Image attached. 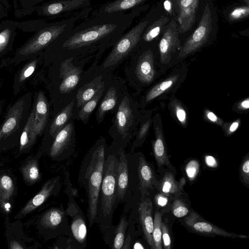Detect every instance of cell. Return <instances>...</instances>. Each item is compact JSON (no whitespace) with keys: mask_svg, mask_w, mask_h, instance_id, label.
Returning <instances> with one entry per match:
<instances>
[{"mask_svg":"<svg viewBox=\"0 0 249 249\" xmlns=\"http://www.w3.org/2000/svg\"><path fill=\"white\" fill-rule=\"evenodd\" d=\"M4 105V100H0V114L2 111V109Z\"/></svg>","mask_w":249,"mask_h":249,"instance_id":"obj_58","label":"cell"},{"mask_svg":"<svg viewBox=\"0 0 249 249\" xmlns=\"http://www.w3.org/2000/svg\"><path fill=\"white\" fill-rule=\"evenodd\" d=\"M199 169L198 162L194 160L190 161L186 167V172L189 178L194 179L196 176Z\"/></svg>","mask_w":249,"mask_h":249,"instance_id":"obj_46","label":"cell"},{"mask_svg":"<svg viewBox=\"0 0 249 249\" xmlns=\"http://www.w3.org/2000/svg\"><path fill=\"white\" fill-rule=\"evenodd\" d=\"M45 0H13L15 16L21 18L33 14L36 7Z\"/></svg>","mask_w":249,"mask_h":249,"instance_id":"obj_29","label":"cell"},{"mask_svg":"<svg viewBox=\"0 0 249 249\" xmlns=\"http://www.w3.org/2000/svg\"><path fill=\"white\" fill-rule=\"evenodd\" d=\"M173 111L178 120L182 125H185L187 122V113L181 104L178 100H175L171 103Z\"/></svg>","mask_w":249,"mask_h":249,"instance_id":"obj_42","label":"cell"},{"mask_svg":"<svg viewBox=\"0 0 249 249\" xmlns=\"http://www.w3.org/2000/svg\"><path fill=\"white\" fill-rule=\"evenodd\" d=\"M14 23L17 29L27 33L36 32L46 24L45 20L43 19L23 21H14Z\"/></svg>","mask_w":249,"mask_h":249,"instance_id":"obj_40","label":"cell"},{"mask_svg":"<svg viewBox=\"0 0 249 249\" xmlns=\"http://www.w3.org/2000/svg\"><path fill=\"white\" fill-rule=\"evenodd\" d=\"M32 95L26 93L12 104L7 110L0 126V142L10 138L20 136L29 117Z\"/></svg>","mask_w":249,"mask_h":249,"instance_id":"obj_4","label":"cell"},{"mask_svg":"<svg viewBox=\"0 0 249 249\" xmlns=\"http://www.w3.org/2000/svg\"><path fill=\"white\" fill-rule=\"evenodd\" d=\"M21 172L24 180L30 184H34L40 178L38 162L35 160H29L21 167Z\"/></svg>","mask_w":249,"mask_h":249,"instance_id":"obj_35","label":"cell"},{"mask_svg":"<svg viewBox=\"0 0 249 249\" xmlns=\"http://www.w3.org/2000/svg\"><path fill=\"white\" fill-rule=\"evenodd\" d=\"M174 1L178 13V32L183 33L189 31L196 20L199 0H174Z\"/></svg>","mask_w":249,"mask_h":249,"instance_id":"obj_12","label":"cell"},{"mask_svg":"<svg viewBox=\"0 0 249 249\" xmlns=\"http://www.w3.org/2000/svg\"><path fill=\"white\" fill-rule=\"evenodd\" d=\"M71 194L72 196H78V193L76 189L72 188H71Z\"/></svg>","mask_w":249,"mask_h":249,"instance_id":"obj_57","label":"cell"},{"mask_svg":"<svg viewBox=\"0 0 249 249\" xmlns=\"http://www.w3.org/2000/svg\"><path fill=\"white\" fill-rule=\"evenodd\" d=\"M147 0H115L108 3L105 12L112 13L131 8Z\"/></svg>","mask_w":249,"mask_h":249,"instance_id":"obj_36","label":"cell"},{"mask_svg":"<svg viewBox=\"0 0 249 249\" xmlns=\"http://www.w3.org/2000/svg\"><path fill=\"white\" fill-rule=\"evenodd\" d=\"M15 187L13 180L8 176H0V205L7 204L13 197Z\"/></svg>","mask_w":249,"mask_h":249,"instance_id":"obj_30","label":"cell"},{"mask_svg":"<svg viewBox=\"0 0 249 249\" xmlns=\"http://www.w3.org/2000/svg\"><path fill=\"white\" fill-rule=\"evenodd\" d=\"M204 114L205 118L208 121L215 124L221 126L223 125V121L221 118L217 116L212 111L206 109L204 110Z\"/></svg>","mask_w":249,"mask_h":249,"instance_id":"obj_48","label":"cell"},{"mask_svg":"<svg viewBox=\"0 0 249 249\" xmlns=\"http://www.w3.org/2000/svg\"><path fill=\"white\" fill-rule=\"evenodd\" d=\"M65 27L45 24L17 50L12 58L5 60L6 64L17 65L37 55L63 32Z\"/></svg>","mask_w":249,"mask_h":249,"instance_id":"obj_3","label":"cell"},{"mask_svg":"<svg viewBox=\"0 0 249 249\" xmlns=\"http://www.w3.org/2000/svg\"><path fill=\"white\" fill-rule=\"evenodd\" d=\"M157 204L160 206H164L168 202V199L163 195H158L155 197Z\"/></svg>","mask_w":249,"mask_h":249,"instance_id":"obj_52","label":"cell"},{"mask_svg":"<svg viewBox=\"0 0 249 249\" xmlns=\"http://www.w3.org/2000/svg\"><path fill=\"white\" fill-rule=\"evenodd\" d=\"M138 174L139 189L143 197L147 195L148 189H152L155 184V178L150 166L142 156L140 157L139 159Z\"/></svg>","mask_w":249,"mask_h":249,"instance_id":"obj_23","label":"cell"},{"mask_svg":"<svg viewBox=\"0 0 249 249\" xmlns=\"http://www.w3.org/2000/svg\"><path fill=\"white\" fill-rule=\"evenodd\" d=\"M147 23L148 20L139 22L120 38L103 62V68L115 65L126 56L139 41Z\"/></svg>","mask_w":249,"mask_h":249,"instance_id":"obj_5","label":"cell"},{"mask_svg":"<svg viewBox=\"0 0 249 249\" xmlns=\"http://www.w3.org/2000/svg\"><path fill=\"white\" fill-rule=\"evenodd\" d=\"M105 159L103 142L91 148L83 158L78 183L85 188L87 196V217L89 227L97 223V205Z\"/></svg>","mask_w":249,"mask_h":249,"instance_id":"obj_1","label":"cell"},{"mask_svg":"<svg viewBox=\"0 0 249 249\" xmlns=\"http://www.w3.org/2000/svg\"><path fill=\"white\" fill-rule=\"evenodd\" d=\"M183 184L177 182L173 175L166 172L160 181V190L165 195H175L181 191Z\"/></svg>","mask_w":249,"mask_h":249,"instance_id":"obj_31","label":"cell"},{"mask_svg":"<svg viewBox=\"0 0 249 249\" xmlns=\"http://www.w3.org/2000/svg\"><path fill=\"white\" fill-rule=\"evenodd\" d=\"M40 53L28 60L27 63L15 75L13 86L14 95H16L19 92L21 87L23 85L26 80L35 71L39 62L40 58L39 55Z\"/></svg>","mask_w":249,"mask_h":249,"instance_id":"obj_26","label":"cell"},{"mask_svg":"<svg viewBox=\"0 0 249 249\" xmlns=\"http://www.w3.org/2000/svg\"><path fill=\"white\" fill-rule=\"evenodd\" d=\"M178 75H174L153 87L147 93L145 100H152L170 89L178 80Z\"/></svg>","mask_w":249,"mask_h":249,"instance_id":"obj_33","label":"cell"},{"mask_svg":"<svg viewBox=\"0 0 249 249\" xmlns=\"http://www.w3.org/2000/svg\"><path fill=\"white\" fill-rule=\"evenodd\" d=\"M73 131V125L71 123L67 124L55 136L50 148L49 155L56 160L65 159L64 152L71 140Z\"/></svg>","mask_w":249,"mask_h":249,"instance_id":"obj_18","label":"cell"},{"mask_svg":"<svg viewBox=\"0 0 249 249\" xmlns=\"http://www.w3.org/2000/svg\"><path fill=\"white\" fill-rule=\"evenodd\" d=\"M60 184L59 177H53L48 180L43 184L40 191L26 203L16 217L21 218L35 210L51 196L59 191Z\"/></svg>","mask_w":249,"mask_h":249,"instance_id":"obj_9","label":"cell"},{"mask_svg":"<svg viewBox=\"0 0 249 249\" xmlns=\"http://www.w3.org/2000/svg\"><path fill=\"white\" fill-rule=\"evenodd\" d=\"M69 206L67 213L72 217L70 227L71 236V241L72 244L76 246V248H85L87 244V227L84 215L80 209L75 203L72 197L70 194Z\"/></svg>","mask_w":249,"mask_h":249,"instance_id":"obj_8","label":"cell"},{"mask_svg":"<svg viewBox=\"0 0 249 249\" xmlns=\"http://www.w3.org/2000/svg\"><path fill=\"white\" fill-rule=\"evenodd\" d=\"M33 103L34 131L37 137L46 126L49 115V104L44 93L41 91L37 93Z\"/></svg>","mask_w":249,"mask_h":249,"instance_id":"obj_17","label":"cell"},{"mask_svg":"<svg viewBox=\"0 0 249 249\" xmlns=\"http://www.w3.org/2000/svg\"><path fill=\"white\" fill-rule=\"evenodd\" d=\"M104 91V87H103L90 100L83 106L78 114L79 118L81 120L85 121L89 119L100 99Z\"/></svg>","mask_w":249,"mask_h":249,"instance_id":"obj_38","label":"cell"},{"mask_svg":"<svg viewBox=\"0 0 249 249\" xmlns=\"http://www.w3.org/2000/svg\"><path fill=\"white\" fill-rule=\"evenodd\" d=\"M72 58H68L61 62L59 69L62 81L59 86L61 93L71 92L77 85L82 72L79 67L72 64Z\"/></svg>","mask_w":249,"mask_h":249,"instance_id":"obj_15","label":"cell"},{"mask_svg":"<svg viewBox=\"0 0 249 249\" xmlns=\"http://www.w3.org/2000/svg\"><path fill=\"white\" fill-rule=\"evenodd\" d=\"M67 212L62 207L53 208L45 212L40 219V224L45 229L62 230L66 234L70 233Z\"/></svg>","mask_w":249,"mask_h":249,"instance_id":"obj_16","label":"cell"},{"mask_svg":"<svg viewBox=\"0 0 249 249\" xmlns=\"http://www.w3.org/2000/svg\"><path fill=\"white\" fill-rule=\"evenodd\" d=\"M164 9L169 13L172 12L173 3L172 0H165L163 3Z\"/></svg>","mask_w":249,"mask_h":249,"instance_id":"obj_54","label":"cell"},{"mask_svg":"<svg viewBox=\"0 0 249 249\" xmlns=\"http://www.w3.org/2000/svg\"><path fill=\"white\" fill-rule=\"evenodd\" d=\"M10 4L8 0H0V19L8 16Z\"/></svg>","mask_w":249,"mask_h":249,"instance_id":"obj_50","label":"cell"},{"mask_svg":"<svg viewBox=\"0 0 249 249\" xmlns=\"http://www.w3.org/2000/svg\"><path fill=\"white\" fill-rule=\"evenodd\" d=\"M135 72L137 78L143 83L149 84L153 80L155 71L153 55L151 51L144 52L140 57Z\"/></svg>","mask_w":249,"mask_h":249,"instance_id":"obj_21","label":"cell"},{"mask_svg":"<svg viewBox=\"0 0 249 249\" xmlns=\"http://www.w3.org/2000/svg\"><path fill=\"white\" fill-rule=\"evenodd\" d=\"M34 110L33 107L31 109L28 119L20 136V151L31 146L36 140L37 137L34 131Z\"/></svg>","mask_w":249,"mask_h":249,"instance_id":"obj_27","label":"cell"},{"mask_svg":"<svg viewBox=\"0 0 249 249\" xmlns=\"http://www.w3.org/2000/svg\"><path fill=\"white\" fill-rule=\"evenodd\" d=\"M212 28V12L210 5L207 4L197 28L185 41L179 56L184 57L199 49L207 41Z\"/></svg>","mask_w":249,"mask_h":249,"instance_id":"obj_6","label":"cell"},{"mask_svg":"<svg viewBox=\"0 0 249 249\" xmlns=\"http://www.w3.org/2000/svg\"><path fill=\"white\" fill-rule=\"evenodd\" d=\"M240 124V120L237 119L231 123H227L223 124L224 129L226 131V133L228 135L232 134L238 128Z\"/></svg>","mask_w":249,"mask_h":249,"instance_id":"obj_49","label":"cell"},{"mask_svg":"<svg viewBox=\"0 0 249 249\" xmlns=\"http://www.w3.org/2000/svg\"><path fill=\"white\" fill-rule=\"evenodd\" d=\"M116 195L117 204L122 202L128 187V163L124 152L121 151L115 161Z\"/></svg>","mask_w":249,"mask_h":249,"instance_id":"obj_14","label":"cell"},{"mask_svg":"<svg viewBox=\"0 0 249 249\" xmlns=\"http://www.w3.org/2000/svg\"><path fill=\"white\" fill-rule=\"evenodd\" d=\"M9 248L11 249H23L24 247L18 242L12 241L10 243Z\"/></svg>","mask_w":249,"mask_h":249,"instance_id":"obj_55","label":"cell"},{"mask_svg":"<svg viewBox=\"0 0 249 249\" xmlns=\"http://www.w3.org/2000/svg\"><path fill=\"white\" fill-rule=\"evenodd\" d=\"M88 0H57L37 6L34 13L37 15L51 17L73 10L83 5Z\"/></svg>","mask_w":249,"mask_h":249,"instance_id":"obj_13","label":"cell"},{"mask_svg":"<svg viewBox=\"0 0 249 249\" xmlns=\"http://www.w3.org/2000/svg\"><path fill=\"white\" fill-rule=\"evenodd\" d=\"M1 82L0 81V89L1 88Z\"/></svg>","mask_w":249,"mask_h":249,"instance_id":"obj_59","label":"cell"},{"mask_svg":"<svg viewBox=\"0 0 249 249\" xmlns=\"http://www.w3.org/2000/svg\"><path fill=\"white\" fill-rule=\"evenodd\" d=\"M206 164L209 167L214 168L217 166V162L215 159L210 155L206 156L205 157Z\"/></svg>","mask_w":249,"mask_h":249,"instance_id":"obj_51","label":"cell"},{"mask_svg":"<svg viewBox=\"0 0 249 249\" xmlns=\"http://www.w3.org/2000/svg\"><path fill=\"white\" fill-rule=\"evenodd\" d=\"M168 21L169 18L164 17L154 21L146 29L142 36L143 39L146 42L153 40L160 33Z\"/></svg>","mask_w":249,"mask_h":249,"instance_id":"obj_37","label":"cell"},{"mask_svg":"<svg viewBox=\"0 0 249 249\" xmlns=\"http://www.w3.org/2000/svg\"><path fill=\"white\" fill-rule=\"evenodd\" d=\"M150 121L146 122L141 127L138 133L137 139L134 143L133 148H136L140 144V142L142 141L147 135L150 126Z\"/></svg>","mask_w":249,"mask_h":249,"instance_id":"obj_44","label":"cell"},{"mask_svg":"<svg viewBox=\"0 0 249 249\" xmlns=\"http://www.w3.org/2000/svg\"><path fill=\"white\" fill-rule=\"evenodd\" d=\"M155 140L153 143V153L158 167L171 166L169 160L164 136L161 129L159 126H155Z\"/></svg>","mask_w":249,"mask_h":249,"instance_id":"obj_24","label":"cell"},{"mask_svg":"<svg viewBox=\"0 0 249 249\" xmlns=\"http://www.w3.org/2000/svg\"><path fill=\"white\" fill-rule=\"evenodd\" d=\"M73 105V101L71 102L55 117L50 126L49 130L50 134L53 138L67 124V123L72 115Z\"/></svg>","mask_w":249,"mask_h":249,"instance_id":"obj_28","label":"cell"},{"mask_svg":"<svg viewBox=\"0 0 249 249\" xmlns=\"http://www.w3.org/2000/svg\"><path fill=\"white\" fill-rule=\"evenodd\" d=\"M178 26L174 19L172 20L164 31L159 42L160 59L162 63H167L179 45Z\"/></svg>","mask_w":249,"mask_h":249,"instance_id":"obj_10","label":"cell"},{"mask_svg":"<svg viewBox=\"0 0 249 249\" xmlns=\"http://www.w3.org/2000/svg\"><path fill=\"white\" fill-rule=\"evenodd\" d=\"M127 227L128 221L126 215L123 214L120 219L118 226L115 229L112 249H121L122 248Z\"/></svg>","mask_w":249,"mask_h":249,"instance_id":"obj_34","label":"cell"},{"mask_svg":"<svg viewBox=\"0 0 249 249\" xmlns=\"http://www.w3.org/2000/svg\"><path fill=\"white\" fill-rule=\"evenodd\" d=\"M166 225L161 223V239L165 249L171 248V240Z\"/></svg>","mask_w":249,"mask_h":249,"instance_id":"obj_47","label":"cell"},{"mask_svg":"<svg viewBox=\"0 0 249 249\" xmlns=\"http://www.w3.org/2000/svg\"><path fill=\"white\" fill-rule=\"evenodd\" d=\"M184 222L193 230L202 234H213L231 238H249L243 235L229 232L204 219L195 212H192L184 219Z\"/></svg>","mask_w":249,"mask_h":249,"instance_id":"obj_11","label":"cell"},{"mask_svg":"<svg viewBox=\"0 0 249 249\" xmlns=\"http://www.w3.org/2000/svg\"><path fill=\"white\" fill-rule=\"evenodd\" d=\"M240 175L244 182L248 185L249 183V159L248 156L244 160L241 164Z\"/></svg>","mask_w":249,"mask_h":249,"instance_id":"obj_45","label":"cell"},{"mask_svg":"<svg viewBox=\"0 0 249 249\" xmlns=\"http://www.w3.org/2000/svg\"><path fill=\"white\" fill-rule=\"evenodd\" d=\"M117 100L116 89L114 87H110L108 89L97 110V115L99 120L103 118L107 111L112 109L115 106Z\"/></svg>","mask_w":249,"mask_h":249,"instance_id":"obj_32","label":"cell"},{"mask_svg":"<svg viewBox=\"0 0 249 249\" xmlns=\"http://www.w3.org/2000/svg\"><path fill=\"white\" fill-rule=\"evenodd\" d=\"M140 223L146 241L152 249H154L152 237L154 221L152 217V203L147 199L141 202L139 207Z\"/></svg>","mask_w":249,"mask_h":249,"instance_id":"obj_19","label":"cell"},{"mask_svg":"<svg viewBox=\"0 0 249 249\" xmlns=\"http://www.w3.org/2000/svg\"><path fill=\"white\" fill-rule=\"evenodd\" d=\"M130 241H131V236L130 234H129L126 238V239H124L123 246L122 247V249H129L130 248Z\"/></svg>","mask_w":249,"mask_h":249,"instance_id":"obj_56","label":"cell"},{"mask_svg":"<svg viewBox=\"0 0 249 249\" xmlns=\"http://www.w3.org/2000/svg\"><path fill=\"white\" fill-rule=\"evenodd\" d=\"M103 87L104 82L102 81V76H99L79 89L76 94L77 107H82Z\"/></svg>","mask_w":249,"mask_h":249,"instance_id":"obj_25","label":"cell"},{"mask_svg":"<svg viewBox=\"0 0 249 249\" xmlns=\"http://www.w3.org/2000/svg\"><path fill=\"white\" fill-rule=\"evenodd\" d=\"M117 26L112 23L97 25L75 33L67 40L63 46L73 49L88 45L112 33Z\"/></svg>","mask_w":249,"mask_h":249,"instance_id":"obj_7","label":"cell"},{"mask_svg":"<svg viewBox=\"0 0 249 249\" xmlns=\"http://www.w3.org/2000/svg\"><path fill=\"white\" fill-rule=\"evenodd\" d=\"M249 15V5H243L233 8L229 14V19L235 21L244 19Z\"/></svg>","mask_w":249,"mask_h":249,"instance_id":"obj_41","label":"cell"},{"mask_svg":"<svg viewBox=\"0 0 249 249\" xmlns=\"http://www.w3.org/2000/svg\"><path fill=\"white\" fill-rule=\"evenodd\" d=\"M238 108L240 109L245 110L248 109L249 108V99L247 98V99L243 100L241 102H240L238 106Z\"/></svg>","mask_w":249,"mask_h":249,"instance_id":"obj_53","label":"cell"},{"mask_svg":"<svg viewBox=\"0 0 249 249\" xmlns=\"http://www.w3.org/2000/svg\"><path fill=\"white\" fill-rule=\"evenodd\" d=\"M133 119L132 112L127 96L121 102L116 116V125L117 131L122 138L126 137Z\"/></svg>","mask_w":249,"mask_h":249,"instance_id":"obj_22","label":"cell"},{"mask_svg":"<svg viewBox=\"0 0 249 249\" xmlns=\"http://www.w3.org/2000/svg\"><path fill=\"white\" fill-rule=\"evenodd\" d=\"M17 29L14 20H5L0 23V58L13 50Z\"/></svg>","mask_w":249,"mask_h":249,"instance_id":"obj_20","label":"cell"},{"mask_svg":"<svg viewBox=\"0 0 249 249\" xmlns=\"http://www.w3.org/2000/svg\"><path fill=\"white\" fill-rule=\"evenodd\" d=\"M152 237L155 249H162L161 239V216L160 213H155Z\"/></svg>","mask_w":249,"mask_h":249,"instance_id":"obj_39","label":"cell"},{"mask_svg":"<svg viewBox=\"0 0 249 249\" xmlns=\"http://www.w3.org/2000/svg\"><path fill=\"white\" fill-rule=\"evenodd\" d=\"M172 211L174 215L177 217H182L188 213V209L180 200H175L172 205Z\"/></svg>","mask_w":249,"mask_h":249,"instance_id":"obj_43","label":"cell"},{"mask_svg":"<svg viewBox=\"0 0 249 249\" xmlns=\"http://www.w3.org/2000/svg\"><path fill=\"white\" fill-rule=\"evenodd\" d=\"M116 155L108 154L105 159L98 201L97 223L106 236L108 235L113 227L112 215L116 206Z\"/></svg>","mask_w":249,"mask_h":249,"instance_id":"obj_2","label":"cell"}]
</instances>
